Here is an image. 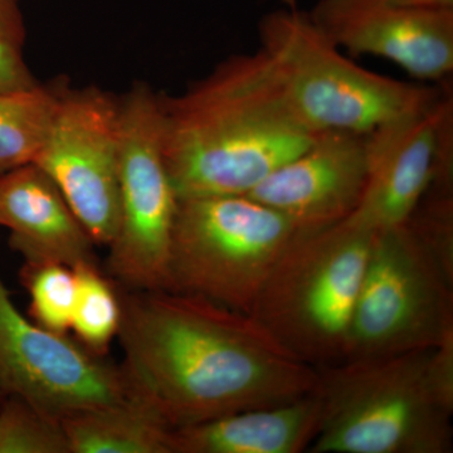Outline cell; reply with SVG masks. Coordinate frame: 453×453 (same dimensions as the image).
Returning <instances> with one entry per match:
<instances>
[{"mask_svg": "<svg viewBox=\"0 0 453 453\" xmlns=\"http://www.w3.org/2000/svg\"><path fill=\"white\" fill-rule=\"evenodd\" d=\"M121 303L122 371L174 428L288 403L318 386L316 368L246 312L169 290H125Z\"/></svg>", "mask_w": 453, "mask_h": 453, "instance_id": "6da1fadb", "label": "cell"}, {"mask_svg": "<svg viewBox=\"0 0 453 453\" xmlns=\"http://www.w3.org/2000/svg\"><path fill=\"white\" fill-rule=\"evenodd\" d=\"M163 149L178 198L249 195L315 138L261 50L228 57L175 97L160 96Z\"/></svg>", "mask_w": 453, "mask_h": 453, "instance_id": "7a4b0ae2", "label": "cell"}, {"mask_svg": "<svg viewBox=\"0 0 453 453\" xmlns=\"http://www.w3.org/2000/svg\"><path fill=\"white\" fill-rule=\"evenodd\" d=\"M375 229L351 214L295 234L259 288L250 315L301 362H344L349 326Z\"/></svg>", "mask_w": 453, "mask_h": 453, "instance_id": "3957f363", "label": "cell"}, {"mask_svg": "<svg viewBox=\"0 0 453 453\" xmlns=\"http://www.w3.org/2000/svg\"><path fill=\"white\" fill-rule=\"evenodd\" d=\"M427 350L318 368L323 418L311 453H451L452 414L432 392Z\"/></svg>", "mask_w": 453, "mask_h": 453, "instance_id": "277c9868", "label": "cell"}, {"mask_svg": "<svg viewBox=\"0 0 453 453\" xmlns=\"http://www.w3.org/2000/svg\"><path fill=\"white\" fill-rule=\"evenodd\" d=\"M259 40L292 111L314 133L365 135L383 122L427 109L441 92L354 64L297 8L267 14L259 23Z\"/></svg>", "mask_w": 453, "mask_h": 453, "instance_id": "5b68a950", "label": "cell"}, {"mask_svg": "<svg viewBox=\"0 0 453 453\" xmlns=\"http://www.w3.org/2000/svg\"><path fill=\"white\" fill-rule=\"evenodd\" d=\"M294 226L247 195L179 199L166 290L250 314Z\"/></svg>", "mask_w": 453, "mask_h": 453, "instance_id": "8992f818", "label": "cell"}, {"mask_svg": "<svg viewBox=\"0 0 453 453\" xmlns=\"http://www.w3.org/2000/svg\"><path fill=\"white\" fill-rule=\"evenodd\" d=\"M453 334V283L405 225L375 232L345 360L438 347Z\"/></svg>", "mask_w": 453, "mask_h": 453, "instance_id": "52a82bcc", "label": "cell"}, {"mask_svg": "<svg viewBox=\"0 0 453 453\" xmlns=\"http://www.w3.org/2000/svg\"><path fill=\"white\" fill-rule=\"evenodd\" d=\"M120 100L118 226L107 266L127 291L166 290L179 198L164 157L160 95L136 83Z\"/></svg>", "mask_w": 453, "mask_h": 453, "instance_id": "ba28073f", "label": "cell"}, {"mask_svg": "<svg viewBox=\"0 0 453 453\" xmlns=\"http://www.w3.org/2000/svg\"><path fill=\"white\" fill-rule=\"evenodd\" d=\"M0 393L22 396L62 421L120 402L131 387L122 366L20 314L0 279Z\"/></svg>", "mask_w": 453, "mask_h": 453, "instance_id": "9c48e42d", "label": "cell"}, {"mask_svg": "<svg viewBox=\"0 0 453 453\" xmlns=\"http://www.w3.org/2000/svg\"><path fill=\"white\" fill-rule=\"evenodd\" d=\"M120 154V98L96 86L65 88L33 164L52 179L96 246H109L118 226Z\"/></svg>", "mask_w": 453, "mask_h": 453, "instance_id": "30bf717a", "label": "cell"}, {"mask_svg": "<svg viewBox=\"0 0 453 453\" xmlns=\"http://www.w3.org/2000/svg\"><path fill=\"white\" fill-rule=\"evenodd\" d=\"M312 22L354 56L388 59L414 79L442 82L453 71V9L399 7L388 0H319Z\"/></svg>", "mask_w": 453, "mask_h": 453, "instance_id": "8fae6325", "label": "cell"}, {"mask_svg": "<svg viewBox=\"0 0 453 453\" xmlns=\"http://www.w3.org/2000/svg\"><path fill=\"white\" fill-rule=\"evenodd\" d=\"M365 183V134L327 130L247 196L282 214L296 234H310L350 217Z\"/></svg>", "mask_w": 453, "mask_h": 453, "instance_id": "7c38bea8", "label": "cell"}, {"mask_svg": "<svg viewBox=\"0 0 453 453\" xmlns=\"http://www.w3.org/2000/svg\"><path fill=\"white\" fill-rule=\"evenodd\" d=\"M452 107V91L443 86L427 109L365 134L366 183L353 216L375 231L407 222L431 181L441 125Z\"/></svg>", "mask_w": 453, "mask_h": 453, "instance_id": "4fadbf2b", "label": "cell"}, {"mask_svg": "<svg viewBox=\"0 0 453 453\" xmlns=\"http://www.w3.org/2000/svg\"><path fill=\"white\" fill-rule=\"evenodd\" d=\"M0 226L25 262H96L88 229L52 179L35 164L0 175Z\"/></svg>", "mask_w": 453, "mask_h": 453, "instance_id": "5bb4252c", "label": "cell"}, {"mask_svg": "<svg viewBox=\"0 0 453 453\" xmlns=\"http://www.w3.org/2000/svg\"><path fill=\"white\" fill-rule=\"evenodd\" d=\"M323 418L318 390L288 403L251 408L175 428L173 453L309 451Z\"/></svg>", "mask_w": 453, "mask_h": 453, "instance_id": "9a60e30c", "label": "cell"}, {"mask_svg": "<svg viewBox=\"0 0 453 453\" xmlns=\"http://www.w3.org/2000/svg\"><path fill=\"white\" fill-rule=\"evenodd\" d=\"M70 453H173L175 428L133 389L116 403L62 419Z\"/></svg>", "mask_w": 453, "mask_h": 453, "instance_id": "2e32d148", "label": "cell"}, {"mask_svg": "<svg viewBox=\"0 0 453 453\" xmlns=\"http://www.w3.org/2000/svg\"><path fill=\"white\" fill-rule=\"evenodd\" d=\"M65 88L37 82L0 92V175L37 159Z\"/></svg>", "mask_w": 453, "mask_h": 453, "instance_id": "e0dca14e", "label": "cell"}, {"mask_svg": "<svg viewBox=\"0 0 453 453\" xmlns=\"http://www.w3.org/2000/svg\"><path fill=\"white\" fill-rule=\"evenodd\" d=\"M76 301L71 330L74 339L96 356L106 357L118 338L122 318L121 294L96 262L74 266Z\"/></svg>", "mask_w": 453, "mask_h": 453, "instance_id": "ac0fdd59", "label": "cell"}, {"mask_svg": "<svg viewBox=\"0 0 453 453\" xmlns=\"http://www.w3.org/2000/svg\"><path fill=\"white\" fill-rule=\"evenodd\" d=\"M20 281L31 300L29 319L50 332H70L77 288L74 268L61 262H25Z\"/></svg>", "mask_w": 453, "mask_h": 453, "instance_id": "d6986e66", "label": "cell"}, {"mask_svg": "<svg viewBox=\"0 0 453 453\" xmlns=\"http://www.w3.org/2000/svg\"><path fill=\"white\" fill-rule=\"evenodd\" d=\"M0 453H70L61 419L22 398L0 399Z\"/></svg>", "mask_w": 453, "mask_h": 453, "instance_id": "ffe728a7", "label": "cell"}, {"mask_svg": "<svg viewBox=\"0 0 453 453\" xmlns=\"http://www.w3.org/2000/svg\"><path fill=\"white\" fill-rule=\"evenodd\" d=\"M404 225L453 283V184H429Z\"/></svg>", "mask_w": 453, "mask_h": 453, "instance_id": "44dd1931", "label": "cell"}, {"mask_svg": "<svg viewBox=\"0 0 453 453\" xmlns=\"http://www.w3.org/2000/svg\"><path fill=\"white\" fill-rule=\"evenodd\" d=\"M26 27L18 0H0V92L37 83L25 58Z\"/></svg>", "mask_w": 453, "mask_h": 453, "instance_id": "7402d4cb", "label": "cell"}, {"mask_svg": "<svg viewBox=\"0 0 453 453\" xmlns=\"http://www.w3.org/2000/svg\"><path fill=\"white\" fill-rule=\"evenodd\" d=\"M427 377L437 401L453 412V334L432 349Z\"/></svg>", "mask_w": 453, "mask_h": 453, "instance_id": "603a6c76", "label": "cell"}, {"mask_svg": "<svg viewBox=\"0 0 453 453\" xmlns=\"http://www.w3.org/2000/svg\"><path fill=\"white\" fill-rule=\"evenodd\" d=\"M399 7L414 9H453V0H388Z\"/></svg>", "mask_w": 453, "mask_h": 453, "instance_id": "cb8c5ba5", "label": "cell"}, {"mask_svg": "<svg viewBox=\"0 0 453 453\" xmlns=\"http://www.w3.org/2000/svg\"><path fill=\"white\" fill-rule=\"evenodd\" d=\"M288 4V8H296V0H283Z\"/></svg>", "mask_w": 453, "mask_h": 453, "instance_id": "d4e9b609", "label": "cell"}, {"mask_svg": "<svg viewBox=\"0 0 453 453\" xmlns=\"http://www.w3.org/2000/svg\"><path fill=\"white\" fill-rule=\"evenodd\" d=\"M2 398H3V395H2V393H0V399H2Z\"/></svg>", "mask_w": 453, "mask_h": 453, "instance_id": "484cf974", "label": "cell"}]
</instances>
